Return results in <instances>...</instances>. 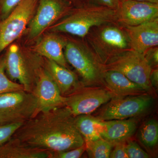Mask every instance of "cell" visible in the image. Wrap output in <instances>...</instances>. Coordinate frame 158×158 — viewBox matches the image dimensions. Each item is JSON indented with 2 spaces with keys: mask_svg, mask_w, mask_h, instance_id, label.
<instances>
[{
  "mask_svg": "<svg viewBox=\"0 0 158 158\" xmlns=\"http://www.w3.org/2000/svg\"><path fill=\"white\" fill-rule=\"evenodd\" d=\"M12 137L53 152L74 149L85 143L77 128L76 116L65 106L39 112L23 123Z\"/></svg>",
  "mask_w": 158,
  "mask_h": 158,
  "instance_id": "cell-1",
  "label": "cell"
},
{
  "mask_svg": "<svg viewBox=\"0 0 158 158\" xmlns=\"http://www.w3.org/2000/svg\"><path fill=\"white\" fill-rule=\"evenodd\" d=\"M116 17V10L102 6H87L72 13L52 30L83 37L92 28L111 22Z\"/></svg>",
  "mask_w": 158,
  "mask_h": 158,
  "instance_id": "cell-2",
  "label": "cell"
},
{
  "mask_svg": "<svg viewBox=\"0 0 158 158\" xmlns=\"http://www.w3.org/2000/svg\"><path fill=\"white\" fill-rule=\"evenodd\" d=\"M103 66L104 70H115L123 74L148 93L152 91L149 80L152 69L144 54L130 49L112 56Z\"/></svg>",
  "mask_w": 158,
  "mask_h": 158,
  "instance_id": "cell-3",
  "label": "cell"
},
{
  "mask_svg": "<svg viewBox=\"0 0 158 158\" xmlns=\"http://www.w3.org/2000/svg\"><path fill=\"white\" fill-rule=\"evenodd\" d=\"M37 113V99L24 90L0 94V125L23 123Z\"/></svg>",
  "mask_w": 158,
  "mask_h": 158,
  "instance_id": "cell-4",
  "label": "cell"
},
{
  "mask_svg": "<svg viewBox=\"0 0 158 158\" xmlns=\"http://www.w3.org/2000/svg\"><path fill=\"white\" fill-rule=\"evenodd\" d=\"M154 98L149 93L113 97L101 109L97 118L102 121L124 119L142 116L152 107Z\"/></svg>",
  "mask_w": 158,
  "mask_h": 158,
  "instance_id": "cell-5",
  "label": "cell"
},
{
  "mask_svg": "<svg viewBox=\"0 0 158 158\" xmlns=\"http://www.w3.org/2000/svg\"><path fill=\"white\" fill-rule=\"evenodd\" d=\"M64 55L67 62L72 65L83 79L85 86L103 84V65L81 45L66 41Z\"/></svg>",
  "mask_w": 158,
  "mask_h": 158,
  "instance_id": "cell-6",
  "label": "cell"
},
{
  "mask_svg": "<svg viewBox=\"0 0 158 158\" xmlns=\"http://www.w3.org/2000/svg\"><path fill=\"white\" fill-rule=\"evenodd\" d=\"M5 61V69L9 78L18 81L24 90L33 93L38 72L43 67L42 63L27 59L16 44L10 46Z\"/></svg>",
  "mask_w": 158,
  "mask_h": 158,
  "instance_id": "cell-7",
  "label": "cell"
},
{
  "mask_svg": "<svg viewBox=\"0 0 158 158\" xmlns=\"http://www.w3.org/2000/svg\"><path fill=\"white\" fill-rule=\"evenodd\" d=\"M38 0H22L0 23V53L19 37L31 22Z\"/></svg>",
  "mask_w": 158,
  "mask_h": 158,
  "instance_id": "cell-8",
  "label": "cell"
},
{
  "mask_svg": "<svg viewBox=\"0 0 158 158\" xmlns=\"http://www.w3.org/2000/svg\"><path fill=\"white\" fill-rule=\"evenodd\" d=\"M113 97L114 94L107 88L83 86L65 97V106L74 116L89 115Z\"/></svg>",
  "mask_w": 158,
  "mask_h": 158,
  "instance_id": "cell-9",
  "label": "cell"
},
{
  "mask_svg": "<svg viewBox=\"0 0 158 158\" xmlns=\"http://www.w3.org/2000/svg\"><path fill=\"white\" fill-rule=\"evenodd\" d=\"M33 93L37 99V114L65 106V97L44 66L38 72Z\"/></svg>",
  "mask_w": 158,
  "mask_h": 158,
  "instance_id": "cell-10",
  "label": "cell"
},
{
  "mask_svg": "<svg viewBox=\"0 0 158 158\" xmlns=\"http://www.w3.org/2000/svg\"><path fill=\"white\" fill-rule=\"evenodd\" d=\"M117 17L125 26L144 23L158 18V4L126 0L120 3Z\"/></svg>",
  "mask_w": 158,
  "mask_h": 158,
  "instance_id": "cell-11",
  "label": "cell"
},
{
  "mask_svg": "<svg viewBox=\"0 0 158 158\" xmlns=\"http://www.w3.org/2000/svg\"><path fill=\"white\" fill-rule=\"evenodd\" d=\"M37 11L30 22L29 37L34 39L48 27L65 11L62 0H38Z\"/></svg>",
  "mask_w": 158,
  "mask_h": 158,
  "instance_id": "cell-12",
  "label": "cell"
},
{
  "mask_svg": "<svg viewBox=\"0 0 158 158\" xmlns=\"http://www.w3.org/2000/svg\"><path fill=\"white\" fill-rule=\"evenodd\" d=\"M95 43L103 64L112 56L130 49L127 35L114 26H107L99 31Z\"/></svg>",
  "mask_w": 158,
  "mask_h": 158,
  "instance_id": "cell-13",
  "label": "cell"
},
{
  "mask_svg": "<svg viewBox=\"0 0 158 158\" xmlns=\"http://www.w3.org/2000/svg\"><path fill=\"white\" fill-rule=\"evenodd\" d=\"M125 29L131 49L144 54L158 47V18L138 25L126 26Z\"/></svg>",
  "mask_w": 158,
  "mask_h": 158,
  "instance_id": "cell-14",
  "label": "cell"
},
{
  "mask_svg": "<svg viewBox=\"0 0 158 158\" xmlns=\"http://www.w3.org/2000/svg\"><path fill=\"white\" fill-rule=\"evenodd\" d=\"M102 138L114 144L128 140L134 135L138 127L135 118L113 119L102 121Z\"/></svg>",
  "mask_w": 158,
  "mask_h": 158,
  "instance_id": "cell-15",
  "label": "cell"
},
{
  "mask_svg": "<svg viewBox=\"0 0 158 158\" xmlns=\"http://www.w3.org/2000/svg\"><path fill=\"white\" fill-rule=\"evenodd\" d=\"M44 67L56 84L62 96L66 97L83 87L76 74L68 68L47 59Z\"/></svg>",
  "mask_w": 158,
  "mask_h": 158,
  "instance_id": "cell-16",
  "label": "cell"
},
{
  "mask_svg": "<svg viewBox=\"0 0 158 158\" xmlns=\"http://www.w3.org/2000/svg\"><path fill=\"white\" fill-rule=\"evenodd\" d=\"M103 85L114 94L123 97L148 93L141 86L129 80L123 74L116 71L106 70L103 74Z\"/></svg>",
  "mask_w": 158,
  "mask_h": 158,
  "instance_id": "cell-17",
  "label": "cell"
},
{
  "mask_svg": "<svg viewBox=\"0 0 158 158\" xmlns=\"http://www.w3.org/2000/svg\"><path fill=\"white\" fill-rule=\"evenodd\" d=\"M53 153L32 147L13 137L0 145V158H52Z\"/></svg>",
  "mask_w": 158,
  "mask_h": 158,
  "instance_id": "cell-18",
  "label": "cell"
},
{
  "mask_svg": "<svg viewBox=\"0 0 158 158\" xmlns=\"http://www.w3.org/2000/svg\"><path fill=\"white\" fill-rule=\"evenodd\" d=\"M66 41L58 35H46L35 46V51L40 56L68 68L64 52Z\"/></svg>",
  "mask_w": 158,
  "mask_h": 158,
  "instance_id": "cell-19",
  "label": "cell"
},
{
  "mask_svg": "<svg viewBox=\"0 0 158 158\" xmlns=\"http://www.w3.org/2000/svg\"><path fill=\"white\" fill-rule=\"evenodd\" d=\"M76 123L85 142L102 138V121L95 116L90 114L76 116Z\"/></svg>",
  "mask_w": 158,
  "mask_h": 158,
  "instance_id": "cell-20",
  "label": "cell"
},
{
  "mask_svg": "<svg viewBox=\"0 0 158 158\" xmlns=\"http://www.w3.org/2000/svg\"><path fill=\"white\" fill-rule=\"evenodd\" d=\"M138 137L141 144L148 149L155 147L158 142V123L155 119L144 122L140 127Z\"/></svg>",
  "mask_w": 158,
  "mask_h": 158,
  "instance_id": "cell-21",
  "label": "cell"
},
{
  "mask_svg": "<svg viewBox=\"0 0 158 158\" xmlns=\"http://www.w3.org/2000/svg\"><path fill=\"white\" fill-rule=\"evenodd\" d=\"M86 151L91 158H109L114 145L102 138L85 142Z\"/></svg>",
  "mask_w": 158,
  "mask_h": 158,
  "instance_id": "cell-22",
  "label": "cell"
},
{
  "mask_svg": "<svg viewBox=\"0 0 158 158\" xmlns=\"http://www.w3.org/2000/svg\"><path fill=\"white\" fill-rule=\"evenodd\" d=\"M5 57L0 58V94L11 91L24 90L23 85L13 81L6 76Z\"/></svg>",
  "mask_w": 158,
  "mask_h": 158,
  "instance_id": "cell-23",
  "label": "cell"
},
{
  "mask_svg": "<svg viewBox=\"0 0 158 158\" xmlns=\"http://www.w3.org/2000/svg\"><path fill=\"white\" fill-rule=\"evenodd\" d=\"M126 151L128 158H148L150 155L134 141L126 142Z\"/></svg>",
  "mask_w": 158,
  "mask_h": 158,
  "instance_id": "cell-24",
  "label": "cell"
},
{
  "mask_svg": "<svg viewBox=\"0 0 158 158\" xmlns=\"http://www.w3.org/2000/svg\"><path fill=\"white\" fill-rule=\"evenodd\" d=\"M22 124L14 123L0 125V145L9 140Z\"/></svg>",
  "mask_w": 158,
  "mask_h": 158,
  "instance_id": "cell-25",
  "label": "cell"
},
{
  "mask_svg": "<svg viewBox=\"0 0 158 158\" xmlns=\"http://www.w3.org/2000/svg\"><path fill=\"white\" fill-rule=\"evenodd\" d=\"M86 151V145L83 144L80 147L66 151L53 152L52 158H79Z\"/></svg>",
  "mask_w": 158,
  "mask_h": 158,
  "instance_id": "cell-26",
  "label": "cell"
},
{
  "mask_svg": "<svg viewBox=\"0 0 158 158\" xmlns=\"http://www.w3.org/2000/svg\"><path fill=\"white\" fill-rule=\"evenodd\" d=\"M22 0H0V16L5 19Z\"/></svg>",
  "mask_w": 158,
  "mask_h": 158,
  "instance_id": "cell-27",
  "label": "cell"
},
{
  "mask_svg": "<svg viewBox=\"0 0 158 158\" xmlns=\"http://www.w3.org/2000/svg\"><path fill=\"white\" fill-rule=\"evenodd\" d=\"M127 141L119 142L114 144V148L112 150L110 153V158H128L126 147Z\"/></svg>",
  "mask_w": 158,
  "mask_h": 158,
  "instance_id": "cell-28",
  "label": "cell"
},
{
  "mask_svg": "<svg viewBox=\"0 0 158 158\" xmlns=\"http://www.w3.org/2000/svg\"><path fill=\"white\" fill-rule=\"evenodd\" d=\"M144 56L149 63L152 69L157 66L158 64V47L152 48L146 51L144 54Z\"/></svg>",
  "mask_w": 158,
  "mask_h": 158,
  "instance_id": "cell-29",
  "label": "cell"
},
{
  "mask_svg": "<svg viewBox=\"0 0 158 158\" xmlns=\"http://www.w3.org/2000/svg\"><path fill=\"white\" fill-rule=\"evenodd\" d=\"M100 6H105L114 10H117L119 8L120 2L118 0H96Z\"/></svg>",
  "mask_w": 158,
  "mask_h": 158,
  "instance_id": "cell-30",
  "label": "cell"
},
{
  "mask_svg": "<svg viewBox=\"0 0 158 158\" xmlns=\"http://www.w3.org/2000/svg\"><path fill=\"white\" fill-rule=\"evenodd\" d=\"M150 82L152 88L158 89V70L157 68L152 69L150 74Z\"/></svg>",
  "mask_w": 158,
  "mask_h": 158,
  "instance_id": "cell-31",
  "label": "cell"
},
{
  "mask_svg": "<svg viewBox=\"0 0 158 158\" xmlns=\"http://www.w3.org/2000/svg\"><path fill=\"white\" fill-rule=\"evenodd\" d=\"M135 1H140V2H148L158 4V0H135Z\"/></svg>",
  "mask_w": 158,
  "mask_h": 158,
  "instance_id": "cell-32",
  "label": "cell"
},
{
  "mask_svg": "<svg viewBox=\"0 0 158 158\" xmlns=\"http://www.w3.org/2000/svg\"><path fill=\"white\" fill-rule=\"evenodd\" d=\"M120 3L123 2H124V1H126V0H118Z\"/></svg>",
  "mask_w": 158,
  "mask_h": 158,
  "instance_id": "cell-33",
  "label": "cell"
}]
</instances>
